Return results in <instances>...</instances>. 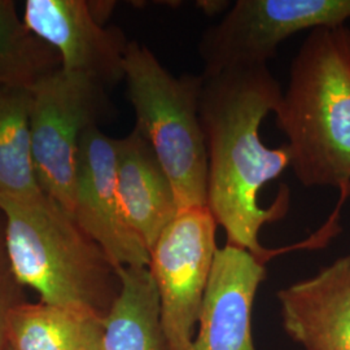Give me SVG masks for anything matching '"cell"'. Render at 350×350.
<instances>
[{
	"label": "cell",
	"mask_w": 350,
	"mask_h": 350,
	"mask_svg": "<svg viewBox=\"0 0 350 350\" xmlns=\"http://www.w3.org/2000/svg\"><path fill=\"white\" fill-rule=\"evenodd\" d=\"M199 112L208 150V204L227 245L250 252L266 262L271 250L260 243L261 228L282 219L289 209L286 185L271 206L260 193L291 166L287 144L269 148L260 129L275 113L283 91L267 64H243L218 73H201Z\"/></svg>",
	"instance_id": "obj_1"
},
{
	"label": "cell",
	"mask_w": 350,
	"mask_h": 350,
	"mask_svg": "<svg viewBox=\"0 0 350 350\" xmlns=\"http://www.w3.org/2000/svg\"><path fill=\"white\" fill-rule=\"evenodd\" d=\"M304 187L350 188V29L309 31L275 111ZM350 193V192H349Z\"/></svg>",
	"instance_id": "obj_2"
},
{
	"label": "cell",
	"mask_w": 350,
	"mask_h": 350,
	"mask_svg": "<svg viewBox=\"0 0 350 350\" xmlns=\"http://www.w3.org/2000/svg\"><path fill=\"white\" fill-rule=\"evenodd\" d=\"M13 274L40 302L107 317L120 292V276L73 215L44 192L0 200Z\"/></svg>",
	"instance_id": "obj_3"
},
{
	"label": "cell",
	"mask_w": 350,
	"mask_h": 350,
	"mask_svg": "<svg viewBox=\"0 0 350 350\" xmlns=\"http://www.w3.org/2000/svg\"><path fill=\"white\" fill-rule=\"evenodd\" d=\"M135 127L172 180L179 211L208 204V150L201 125L202 75H172L152 51L131 40L125 55Z\"/></svg>",
	"instance_id": "obj_4"
},
{
	"label": "cell",
	"mask_w": 350,
	"mask_h": 350,
	"mask_svg": "<svg viewBox=\"0 0 350 350\" xmlns=\"http://www.w3.org/2000/svg\"><path fill=\"white\" fill-rule=\"evenodd\" d=\"M31 91V150L42 191L72 214L81 139L108 116L107 88L62 66Z\"/></svg>",
	"instance_id": "obj_5"
},
{
	"label": "cell",
	"mask_w": 350,
	"mask_h": 350,
	"mask_svg": "<svg viewBox=\"0 0 350 350\" xmlns=\"http://www.w3.org/2000/svg\"><path fill=\"white\" fill-rule=\"evenodd\" d=\"M217 222L208 206L179 212L150 250L165 350H191L212 273Z\"/></svg>",
	"instance_id": "obj_6"
},
{
	"label": "cell",
	"mask_w": 350,
	"mask_h": 350,
	"mask_svg": "<svg viewBox=\"0 0 350 350\" xmlns=\"http://www.w3.org/2000/svg\"><path fill=\"white\" fill-rule=\"evenodd\" d=\"M348 20L350 0H238L201 36L198 51L204 73L267 64L295 34L345 25Z\"/></svg>",
	"instance_id": "obj_7"
},
{
	"label": "cell",
	"mask_w": 350,
	"mask_h": 350,
	"mask_svg": "<svg viewBox=\"0 0 350 350\" xmlns=\"http://www.w3.org/2000/svg\"><path fill=\"white\" fill-rule=\"evenodd\" d=\"M116 139L99 126L83 134L77 154L75 202L72 215L113 266L148 267L150 250L126 221L117 191Z\"/></svg>",
	"instance_id": "obj_8"
},
{
	"label": "cell",
	"mask_w": 350,
	"mask_h": 350,
	"mask_svg": "<svg viewBox=\"0 0 350 350\" xmlns=\"http://www.w3.org/2000/svg\"><path fill=\"white\" fill-rule=\"evenodd\" d=\"M26 27L57 52L62 69L111 88L125 78L129 40L121 29L105 26L86 0H26Z\"/></svg>",
	"instance_id": "obj_9"
},
{
	"label": "cell",
	"mask_w": 350,
	"mask_h": 350,
	"mask_svg": "<svg viewBox=\"0 0 350 350\" xmlns=\"http://www.w3.org/2000/svg\"><path fill=\"white\" fill-rule=\"evenodd\" d=\"M265 278V262L248 250L218 248L191 350H256L252 309Z\"/></svg>",
	"instance_id": "obj_10"
},
{
	"label": "cell",
	"mask_w": 350,
	"mask_h": 350,
	"mask_svg": "<svg viewBox=\"0 0 350 350\" xmlns=\"http://www.w3.org/2000/svg\"><path fill=\"white\" fill-rule=\"evenodd\" d=\"M278 299L286 332L305 350H350V254Z\"/></svg>",
	"instance_id": "obj_11"
},
{
	"label": "cell",
	"mask_w": 350,
	"mask_h": 350,
	"mask_svg": "<svg viewBox=\"0 0 350 350\" xmlns=\"http://www.w3.org/2000/svg\"><path fill=\"white\" fill-rule=\"evenodd\" d=\"M117 191L126 221L150 250L179 214L170 178L137 127L116 139Z\"/></svg>",
	"instance_id": "obj_12"
},
{
	"label": "cell",
	"mask_w": 350,
	"mask_h": 350,
	"mask_svg": "<svg viewBox=\"0 0 350 350\" xmlns=\"http://www.w3.org/2000/svg\"><path fill=\"white\" fill-rule=\"evenodd\" d=\"M105 317L43 302H23L8 325L12 350H103Z\"/></svg>",
	"instance_id": "obj_13"
},
{
	"label": "cell",
	"mask_w": 350,
	"mask_h": 350,
	"mask_svg": "<svg viewBox=\"0 0 350 350\" xmlns=\"http://www.w3.org/2000/svg\"><path fill=\"white\" fill-rule=\"evenodd\" d=\"M117 271L121 287L105 317L103 350H165L160 299L150 269Z\"/></svg>",
	"instance_id": "obj_14"
},
{
	"label": "cell",
	"mask_w": 350,
	"mask_h": 350,
	"mask_svg": "<svg viewBox=\"0 0 350 350\" xmlns=\"http://www.w3.org/2000/svg\"><path fill=\"white\" fill-rule=\"evenodd\" d=\"M31 91L0 86V200L42 193L31 150Z\"/></svg>",
	"instance_id": "obj_15"
},
{
	"label": "cell",
	"mask_w": 350,
	"mask_h": 350,
	"mask_svg": "<svg viewBox=\"0 0 350 350\" xmlns=\"http://www.w3.org/2000/svg\"><path fill=\"white\" fill-rule=\"evenodd\" d=\"M60 66L57 52L26 27L16 3L0 0V86L31 88Z\"/></svg>",
	"instance_id": "obj_16"
},
{
	"label": "cell",
	"mask_w": 350,
	"mask_h": 350,
	"mask_svg": "<svg viewBox=\"0 0 350 350\" xmlns=\"http://www.w3.org/2000/svg\"><path fill=\"white\" fill-rule=\"evenodd\" d=\"M23 302V286L13 274L5 248L4 217L0 212V350L8 344V325L13 309Z\"/></svg>",
	"instance_id": "obj_17"
},
{
	"label": "cell",
	"mask_w": 350,
	"mask_h": 350,
	"mask_svg": "<svg viewBox=\"0 0 350 350\" xmlns=\"http://www.w3.org/2000/svg\"><path fill=\"white\" fill-rule=\"evenodd\" d=\"M198 7L204 11L205 14L213 16L226 11L227 8H231L230 1H218V0H206V1H198Z\"/></svg>",
	"instance_id": "obj_18"
},
{
	"label": "cell",
	"mask_w": 350,
	"mask_h": 350,
	"mask_svg": "<svg viewBox=\"0 0 350 350\" xmlns=\"http://www.w3.org/2000/svg\"><path fill=\"white\" fill-rule=\"evenodd\" d=\"M3 350H12L11 349V348H10V347H8V345H7V347H5V348H4V349Z\"/></svg>",
	"instance_id": "obj_19"
},
{
	"label": "cell",
	"mask_w": 350,
	"mask_h": 350,
	"mask_svg": "<svg viewBox=\"0 0 350 350\" xmlns=\"http://www.w3.org/2000/svg\"><path fill=\"white\" fill-rule=\"evenodd\" d=\"M349 192H350V188H349Z\"/></svg>",
	"instance_id": "obj_20"
}]
</instances>
